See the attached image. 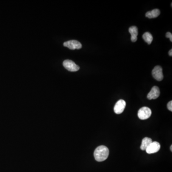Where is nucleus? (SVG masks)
<instances>
[{"label": "nucleus", "mask_w": 172, "mask_h": 172, "mask_svg": "<svg viewBox=\"0 0 172 172\" xmlns=\"http://www.w3.org/2000/svg\"><path fill=\"white\" fill-rule=\"evenodd\" d=\"M109 155V150L107 147L101 145L95 149L94 155L95 160L98 162L104 161L106 160Z\"/></svg>", "instance_id": "f257e3e1"}, {"label": "nucleus", "mask_w": 172, "mask_h": 172, "mask_svg": "<svg viewBox=\"0 0 172 172\" xmlns=\"http://www.w3.org/2000/svg\"><path fill=\"white\" fill-rule=\"evenodd\" d=\"M152 115V111L147 107H142L139 110L138 116L140 119L145 120L150 117Z\"/></svg>", "instance_id": "f03ea898"}, {"label": "nucleus", "mask_w": 172, "mask_h": 172, "mask_svg": "<svg viewBox=\"0 0 172 172\" xmlns=\"http://www.w3.org/2000/svg\"><path fill=\"white\" fill-rule=\"evenodd\" d=\"M63 65L66 69L71 72H76L80 68L79 66L76 65L74 62L71 60H66L63 63Z\"/></svg>", "instance_id": "7ed1b4c3"}, {"label": "nucleus", "mask_w": 172, "mask_h": 172, "mask_svg": "<svg viewBox=\"0 0 172 172\" xmlns=\"http://www.w3.org/2000/svg\"><path fill=\"white\" fill-rule=\"evenodd\" d=\"M64 46L68 48L71 50H75V49H80L82 48V44L79 41L72 40L69 41H66L63 44Z\"/></svg>", "instance_id": "20e7f679"}, {"label": "nucleus", "mask_w": 172, "mask_h": 172, "mask_svg": "<svg viewBox=\"0 0 172 172\" xmlns=\"http://www.w3.org/2000/svg\"><path fill=\"white\" fill-rule=\"evenodd\" d=\"M152 75L153 77L157 81H161L164 79L163 69L161 66H155L152 71Z\"/></svg>", "instance_id": "39448f33"}, {"label": "nucleus", "mask_w": 172, "mask_h": 172, "mask_svg": "<svg viewBox=\"0 0 172 172\" xmlns=\"http://www.w3.org/2000/svg\"><path fill=\"white\" fill-rule=\"evenodd\" d=\"M126 107V102L123 99H120L117 102L114 107V111L116 114H121L123 113Z\"/></svg>", "instance_id": "423d86ee"}, {"label": "nucleus", "mask_w": 172, "mask_h": 172, "mask_svg": "<svg viewBox=\"0 0 172 172\" xmlns=\"http://www.w3.org/2000/svg\"><path fill=\"white\" fill-rule=\"evenodd\" d=\"M161 145L157 142H153L146 149V153L148 154L156 153L160 150Z\"/></svg>", "instance_id": "0eeeda50"}, {"label": "nucleus", "mask_w": 172, "mask_h": 172, "mask_svg": "<svg viewBox=\"0 0 172 172\" xmlns=\"http://www.w3.org/2000/svg\"><path fill=\"white\" fill-rule=\"evenodd\" d=\"M160 90L157 86H153L147 95L149 99H155L158 98L160 96Z\"/></svg>", "instance_id": "6e6552de"}, {"label": "nucleus", "mask_w": 172, "mask_h": 172, "mask_svg": "<svg viewBox=\"0 0 172 172\" xmlns=\"http://www.w3.org/2000/svg\"><path fill=\"white\" fill-rule=\"evenodd\" d=\"M129 31L131 35V41L135 42L137 41V35H138V30L135 26H133L129 28Z\"/></svg>", "instance_id": "1a4fd4ad"}, {"label": "nucleus", "mask_w": 172, "mask_h": 172, "mask_svg": "<svg viewBox=\"0 0 172 172\" xmlns=\"http://www.w3.org/2000/svg\"><path fill=\"white\" fill-rule=\"evenodd\" d=\"M160 10L158 9H155L153 10L152 11L147 12L145 15V16L150 19H152V18L157 17L159 15H160Z\"/></svg>", "instance_id": "9d476101"}, {"label": "nucleus", "mask_w": 172, "mask_h": 172, "mask_svg": "<svg viewBox=\"0 0 172 172\" xmlns=\"http://www.w3.org/2000/svg\"><path fill=\"white\" fill-rule=\"evenodd\" d=\"M153 142L152 140L148 137H145L142 140V142L141 145V149L142 150H146L147 148Z\"/></svg>", "instance_id": "9b49d317"}, {"label": "nucleus", "mask_w": 172, "mask_h": 172, "mask_svg": "<svg viewBox=\"0 0 172 172\" xmlns=\"http://www.w3.org/2000/svg\"><path fill=\"white\" fill-rule=\"evenodd\" d=\"M142 38L148 44H151L153 40V37L149 32H146L142 35Z\"/></svg>", "instance_id": "f8f14e48"}, {"label": "nucleus", "mask_w": 172, "mask_h": 172, "mask_svg": "<svg viewBox=\"0 0 172 172\" xmlns=\"http://www.w3.org/2000/svg\"><path fill=\"white\" fill-rule=\"evenodd\" d=\"M166 37L167 38H169L171 42H172V34L170 32H167L166 34Z\"/></svg>", "instance_id": "ddd939ff"}, {"label": "nucleus", "mask_w": 172, "mask_h": 172, "mask_svg": "<svg viewBox=\"0 0 172 172\" xmlns=\"http://www.w3.org/2000/svg\"><path fill=\"white\" fill-rule=\"evenodd\" d=\"M167 108L168 110H169L170 111H172V102L170 101V102H168L167 104Z\"/></svg>", "instance_id": "4468645a"}, {"label": "nucleus", "mask_w": 172, "mask_h": 172, "mask_svg": "<svg viewBox=\"0 0 172 172\" xmlns=\"http://www.w3.org/2000/svg\"><path fill=\"white\" fill-rule=\"evenodd\" d=\"M169 55L170 56H171L172 57V49H171V50H170L169 52Z\"/></svg>", "instance_id": "2eb2a0df"}, {"label": "nucleus", "mask_w": 172, "mask_h": 172, "mask_svg": "<svg viewBox=\"0 0 172 172\" xmlns=\"http://www.w3.org/2000/svg\"><path fill=\"white\" fill-rule=\"evenodd\" d=\"M170 150H171V152L172 151V145H171V147H170Z\"/></svg>", "instance_id": "dca6fc26"}]
</instances>
